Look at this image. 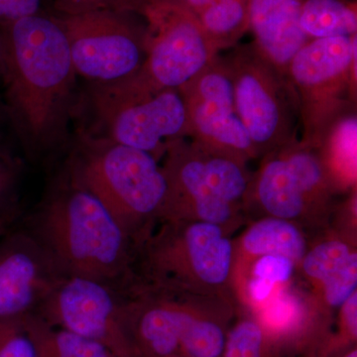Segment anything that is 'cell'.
I'll return each instance as SVG.
<instances>
[{
  "instance_id": "obj_1",
  "label": "cell",
  "mask_w": 357,
  "mask_h": 357,
  "mask_svg": "<svg viewBox=\"0 0 357 357\" xmlns=\"http://www.w3.org/2000/svg\"><path fill=\"white\" fill-rule=\"evenodd\" d=\"M0 28V76L10 114L28 151L43 153L62 139L69 116L77 74L67 36L52 13Z\"/></svg>"
},
{
  "instance_id": "obj_2",
  "label": "cell",
  "mask_w": 357,
  "mask_h": 357,
  "mask_svg": "<svg viewBox=\"0 0 357 357\" xmlns=\"http://www.w3.org/2000/svg\"><path fill=\"white\" fill-rule=\"evenodd\" d=\"M27 229L63 276L115 286L124 273L128 234L69 173L49 192Z\"/></svg>"
},
{
  "instance_id": "obj_3",
  "label": "cell",
  "mask_w": 357,
  "mask_h": 357,
  "mask_svg": "<svg viewBox=\"0 0 357 357\" xmlns=\"http://www.w3.org/2000/svg\"><path fill=\"white\" fill-rule=\"evenodd\" d=\"M68 173L128 234L133 222L162 210L165 201L166 178L157 159L105 138H84Z\"/></svg>"
},
{
  "instance_id": "obj_4",
  "label": "cell",
  "mask_w": 357,
  "mask_h": 357,
  "mask_svg": "<svg viewBox=\"0 0 357 357\" xmlns=\"http://www.w3.org/2000/svg\"><path fill=\"white\" fill-rule=\"evenodd\" d=\"M91 103L105 138L157 159L175 141L189 138L187 110L178 89L152 91L129 77L93 84Z\"/></svg>"
},
{
  "instance_id": "obj_5",
  "label": "cell",
  "mask_w": 357,
  "mask_h": 357,
  "mask_svg": "<svg viewBox=\"0 0 357 357\" xmlns=\"http://www.w3.org/2000/svg\"><path fill=\"white\" fill-rule=\"evenodd\" d=\"M357 35L312 39L294 56L286 79L295 93L302 144L314 148L326 126L356 105Z\"/></svg>"
},
{
  "instance_id": "obj_6",
  "label": "cell",
  "mask_w": 357,
  "mask_h": 357,
  "mask_svg": "<svg viewBox=\"0 0 357 357\" xmlns=\"http://www.w3.org/2000/svg\"><path fill=\"white\" fill-rule=\"evenodd\" d=\"M134 13L145 24L146 58L129 77L140 88L181 89L220 55L182 0H138Z\"/></svg>"
},
{
  "instance_id": "obj_7",
  "label": "cell",
  "mask_w": 357,
  "mask_h": 357,
  "mask_svg": "<svg viewBox=\"0 0 357 357\" xmlns=\"http://www.w3.org/2000/svg\"><path fill=\"white\" fill-rule=\"evenodd\" d=\"M234 102L256 154L272 152L297 141V98L288 79L252 43L237 45L225 57Z\"/></svg>"
},
{
  "instance_id": "obj_8",
  "label": "cell",
  "mask_w": 357,
  "mask_h": 357,
  "mask_svg": "<svg viewBox=\"0 0 357 357\" xmlns=\"http://www.w3.org/2000/svg\"><path fill=\"white\" fill-rule=\"evenodd\" d=\"M54 14L67 36L75 72L93 84L121 81L142 67L145 24L137 14L114 9Z\"/></svg>"
},
{
  "instance_id": "obj_9",
  "label": "cell",
  "mask_w": 357,
  "mask_h": 357,
  "mask_svg": "<svg viewBox=\"0 0 357 357\" xmlns=\"http://www.w3.org/2000/svg\"><path fill=\"white\" fill-rule=\"evenodd\" d=\"M34 314L45 323L105 345L119 357H135L126 306L115 286L84 277H64Z\"/></svg>"
},
{
  "instance_id": "obj_10",
  "label": "cell",
  "mask_w": 357,
  "mask_h": 357,
  "mask_svg": "<svg viewBox=\"0 0 357 357\" xmlns=\"http://www.w3.org/2000/svg\"><path fill=\"white\" fill-rule=\"evenodd\" d=\"M178 91L187 110L189 138L241 160L256 154L236 112L234 86L225 57L218 55Z\"/></svg>"
},
{
  "instance_id": "obj_11",
  "label": "cell",
  "mask_w": 357,
  "mask_h": 357,
  "mask_svg": "<svg viewBox=\"0 0 357 357\" xmlns=\"http://www.w3.org/2000/svg\"><path fill=\"white\" fill-rule=\"evenodd\" d=\"M126 324L135 357H220L225 349L222 326L178 307H126Z\"/></svg>"
},
{
  "instance_id": "obj_12",
  "label": "cell",
  "mask_w": 357,
  "mask_h": 357,
  "mask_svg": "<svg viewBox=\"0 0 357 357\" xmlns=\"http://www.w3.org/2000/svg\"><path fill=\"white\" fill-rule=\"evenodd\" d=\"M64 277L31 232L13 225L0 239V319L34 314Z\"/></svg>"
},
{
  "instance_id": "obj_13",
  "label": "cell",
  "mask_w": 357,
  "mask_h": 357,
  "mask_svg": "<svg viewBox=\"0 0 357 357\" xmlns=\"http://www.w3.org/2000/svg\"><path fill=\"white\" fill-rule=\"evenodd\" d=\"M265 162L256 190L260 203L275 218L290 220L323 190L325 173L316 151L299 141L277 149Z\"/></svg>"
},
{
  "instance_id": "obj_14",
  "label": "cell",
  "mask_w": 357,
  "mask_h": 357,
  "mask_svg": "<svg viewBox=\"0 0 357 357\" xmlns=\"http://www.w3.org/2000/svg\"><path fill=\"white\" fill-rule=\"evenodd\" d=\"M248 8L252 44L286 77L291 60L311 40L301 28V0H248Z\"/></svg>"
},
{
  "instance_id": "obj_15",
  "label": "cell",
  "mask_w": 357,
  "mask_h": 357,
  "mask_svg": "<svg viewBox=\"0 0 357 357\" xmlns=\"http://www.w3.org/2000/svg\"><path fill=\"white\" fill-rule=\"evenodd\" d=\"M190 262L199 278L206 283H222L231 263V244L222 236L218 225L199 222L185 232L183 241Z\"/></svg>"
},
{
  "instance_id": "obj_16",
  "label": "cell",
  "mask_w": 357,
  "mask_h": 357,
  "mask_svg": "<svg viewBox=\"0 0 357 357\" xmlns=\"http://www.w3.org/2000/svg\"><path fill=\"white\" fill-rule=\"evenodd\" d=\"M300 25L311 40L356 36V1L301 0Z\"/></svg>"
},
{
  "instance_id": "obj_17",
  "label": "cell",
  "mask_w": 357,
  "mask_h": 357,
  "mask_svg": "<svg viewBox=\"0 0 357 357\" xmlns=\"http://www.w3.org/2000/svg\"><path fill=\"white\" fill-rule=\"evenodd\" d=\"M357 112L356 105L345 109L335 117L319 136L314 151L325 152L333 171L352 181L356 174Z\"/></svg>"
},
{
  "instance_id": "obj_18",
  "label": "cell",
  "mask_w": 357,
  "mask_h": 357,
  "mask_svg": "<svg viewBox=\"0 0 357 357\" xmlns=\"http://www.w3.org/2000/svg\"><path fill=\"white\" fill-rule=\"evenodd\" d=\"M196 16L218 54L234 48L249 31L248 0H218Z\"/></svg>"
},
{
  "instance_id": "obj_19",
  "label": "cell",
  "mask_w": 357,
  "mask_h": 357,
  "mask_svg": "<svg viewBox=\"0 0 357 357\" xmlns=\"http://www.w3.org/2000/svg\"><path fill=\"white\" fill-rule=\"evenodd\" d=\"M24 321L38 357H119L105 345L48 325L36 314H28Z\"/></svg>"
},
{
  "instance_id": "obj_20",
  "label": "cell",
  "mask_w": 357,
  "mask_h": 357,
  "mask_svg": "<svg viewBox=\"0 0 357 357\" xmlns=\"http://www.w3.org/2000/svg\"><path fill=\"white\" fill-rule=\"evenodd\" d=\"M244 248L255 255H281L300 259L305 241L299 230L283 218H267L256 223L244 237Z\"/></svg>"
},
{
  "instance_id": "obj_21",
  "label": "cell",
  "mask_w": 357,
  "mask_h": 357,
  "mask_svg": "<svg viewBox=\"0 0 357 357\" xmlns=\"http://www.w3.org/2000/svg\"><path fill=\"white\" fill-rule=\"evenodd\" d=\"M351 255L344 243L328 241L312 249L305 258L303 267L309 276L324 281L344 267Z\"/></svg>"
},
{
  "instance_id": "obj_22",
  "label": "cell",
  "mask_w": 357,
  "mask_h": 357,
  "mask_svg": "<svg viewBox=\"0 0 357 357\" xmlns=\"http://www.w3.org/2000/svg\"><path fill=\"white\" fill-rule=\"evenodd\" d=\"M222 354L225 357H266L261 326L251 321L239 323L227 337Z\"/></svg>"
},
{
  "instance_id": "obj_23",
  "label": "cell",
  "mask_w": 357,
  "mask_h": 357,
  "mask_svg": "<svg viewBox=\"0 0 357 357\" xmlns=\"http://www.w3.org/2000/svg\"><path fill=\"white\" fill-rule=\"evenodd\" d=\"M0 357H38L24 318L0 319Z\"/></svg>"
},
{
  "instance_id": "obj_24",
  "label": "cell",
  "mask_w": 357,
  "mask_h": 357,
  "mask_svg": "<svg viewBox=\"0 0 357 357\" xmlns=\"http://www.w3.org/2000/svg\"><path fill=\"white\" fill-rule=\"evenodd\" d=\"M326 297L332 306H342L352 294L356 293L357 285V255L352 253L344 267L332 276L324 280Z\"/></svg>"
},
{
  "instance_id": "obj_25",
  "label": "cell",
  "mask_w": 357,
  "mask_h": 357,
  "mask_svg": "<svg viewBox=\"0 0 357 357\" xmlns=\"http://www.w3.org/2000/svg\"><path fill=\"white\" fill-rule=\"evenodd\" d=\"M20 174V161L0 149V213L18 206Z\"/></svg>"
},
{
  "instance_id": "obj_26",
  "label": "cell",
  "mask_w": 357,
  "mask_h": 357,
  "mask_svg": "<svg viewBox=\"0 0 357 357\" xmlns=\"http://www.w3.org/2000/svg\"><path fill=\"white\" fill-rule=\"evenodd\" d=\"M137 0H51L52 13L77 14L98 9H114L134 13Z\"/></svg>"
},
{
  "instance_id": "obj_27",
  "label": "cell",
  "mask_w": 357,
  "mask_h": 357,
  "mask_svg": "<svg viewBox=\"0 0 357 357\" xmlns=\"http://www.w3.org/2000/svg\"><path fill=\"white\" fill-rule=\"evenodd\" d=\"M44 13H52L51 0H0V26Z\"/></svg>"
},
{
  "instance_id": "obj_28",
  "label": "cell",
  "mask_w": 357,
  "mask_h": 357,
  "mask_svg": "<svg viewBox=\"0 0 357 357\" xmlns=\"http://www.w3.org/2000/svg\"><path fill=\"white\" fill-rule=\"evenodd\" d=\"M293 271L292 260L281 255H263L255 265L256 278L274 284L290 279Z\"/></svg>"
},
{
  "instance_id": "obj_29",
  "label": "cell",
  "mask_w": 357,
  "mask_h": 357,
  "mask_svg": "<svg viewBox=\"0 0 357 357\" xmlns=\"http://www.w3.org/2000/svg\"><path fill=\"white\" fill-rule=\"evenodd\" d=\"M344 306V324L345 328L352 335H357V295L352 294L351 297L345 301Z\"/></svg>"
},
{
  "instance_id": "obj_30",
  "label": "cell",
  "mask_w": 357,
  "mask_h": 357,
  "mask_svg": "<svg viewBox=\"0 0 357 357\" xmlns=\"http://www.w3.org/2000/svg\"><path fill=\"white\" fill-rule=\"evenodd\" d=\"M273 284L269 282L263 280V279L255 278L250 282V294L253 299L261 302V301L266 299L270 293L272 292L273 289Z\"/></svg>"
},
{
  "instance_id": "obj_31",
  "label": "cell",
  "mask_w": 357,
  "mask_h": 357,
  "mask_svg": "<svg viewBox=\"0 0 357 357\" xmlns=\"http://www.w3.org/2000/svg\"><path fill=\"white\" fill-rule=\"evenodd\" d=\"M20 218L18 206L0 213V239L17 222Z\"/></svg>"
},
{
  "instance_id": "obj_32",
  "label": "cell",
  "mask_w": 357,
  "mask_h": 357,
  "mask_svg": "<svg viewBox=\"0 0 357 357\" xmlns=\"http://www.w3.org/2000/svg\"><path fill=\"white\" fill-rule=\"evenodd\" d=\"M182 1L191 9L192 13L198 14L199 11L215 3L218 0H182Z\"/></svg>"
},
{
  "instance_id": "obj_33",
  "label": "cell",
  "mask_w": 357,
  "mask_h": 357,
  "mask_svg": "<svg viewBox=\"0 0 357 357\" xmlns=\"http://www.w3.org/2000/svg\"><path fill=\"white\" fill-rule=\"evenodd\" d=\"M1 58H2V32L0 28V69H1Z\"/></svg>"
},
{
  "instance_id": "obj_34",
  "label": "cell",
  "mask_w": 357,
  "mask_h": 357,
  "mask_svg": "<svg viewBox=\"0 0 357 357\" xmlns=\"http://www.w3.org/2000/svg\"><path fill=\"white\" fill-rule=\"evenodd\" d=\"M344 357H357V351H356V349H354V351L349 352V354H347V356H345Z\"/></svg>"
}]
</instances>
